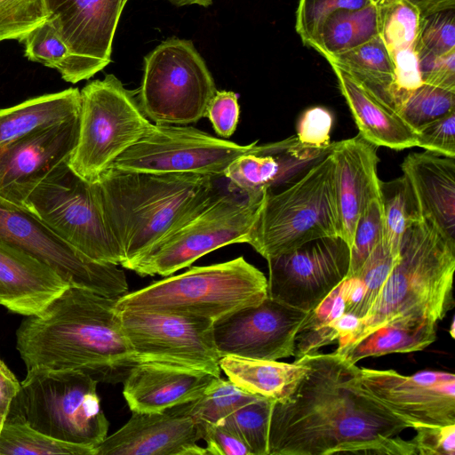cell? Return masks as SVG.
Masks as SVG:
<instances>
[{
	"mask_svg": "<svg viewBox=\"0 0 455 455\" xmlns=\"http://www.w3.org/2000/svg\"><path fill=\"white\" fill-rule=\"evenodd\" d=\"M216 91L192 41L171 37L145 56L137 100L155 124L187 125L205 117Z\"/></svg>",
	"mask_w": 455,
	"mask_h": 455,
	"instance_id": "10",
	"label": "cell"
},
{
	"mask_svg": "<svg viewBox=\"0 0 455 455\" xmlns=\"http://www.w3.org/2000/svg\"><path fill=\"white\" fill-rule=\"evenodd\" d=\"M333 124L331 112L321 106L306 109L299 118L296 137L307 145L317 148H329Z\"/></svg>",
	"mask_w": 455,
	"mask_h": 455,
	"instance_id": "45",
	"label": "cell"
},
{
	"mask_svg": "<svg viewBox=\"0 0 455 455\" xmlns=\"http://www.w3.org/2000/svg\"><path fill=\"white\" fill-rule=\"evenodd\" d=\"M92 447L52 439L21 419H6L0 432V455H95Z\"/></svg>",
	"mask_w": 455,
	"mask_h": 455,
	"instance_id": "34",
	"label": "cell"
},
{
	"mask_svg": "<svg viewBox=\"0 0 455 455\" xmlns=\"http://www.w3.org/2000/svg\"><path fill=\"white\" fill-rule=\"evenodd\" d=\"M398 259L399 254L392 252L383 241L375 246L354 277L361 285L363 296L352 315L360 320L366 315Z\"/></svg>",
	"mask_w": 455,
	"mask_h": 455,
	"instance_id": "40",
	"label": "cell"
},
{
	"mask_svg": "<svg viewBox=\"0 0 455 455\" xmlns=\"http://www.w3.org/2000/svg\"><path fill=\"white\" fill-rule=\"evenodd\" d=\"M20 43L23 44L24 54L29 60L57 69L59 73L69 57L60 26L51 15Z\"/></svg>",
	"mask_w": 455,
	"mask_h": 455,
	"instance_id": "38",
	"label": "cell"
},
{
	"mask_svg": "<svg viewBox=\"0 0 455 455\" xmlns=\"http://www.w3.org/2000/svg\"><path fill=\"white\" fill-rule=\"evenodd\" d=\"M390 57L395 67V110L397 112L407 96L423 83L415 46L396 51Z\"/></svg>",
	"mask_w": 455,
	"mask_h": 455,
	"instance_id": "44",
	"label": "cell"
},
{
	"mask_svg": "<svg viewBox=\"0 0 455 455\" xmlns=\"http://www.w3.org/2000/svg\"><path fill=\"white\" fill-rule=\"evenodd\" d=\"M198 423L207 455H251L246 443L225 420Z\"/></svg>",
	"mask_w": 455,
	"mask_h": 455,
	"instance_id": "47",
	"label": "cell"
},
{
	"mask_svg": "<svg viewBox=\"0 0 455 455\" xmlns=\"http://www.w3.org/2000/svg\"><path fill=\"white\" fill-rule=\"evenodd\" d=\"M418 7L423 18L435 12L455 9V0H408Z\"/></svg>",
	"mask_w": 455,
	"mask_h": 455,
	"instance_id": "52",
	"label": "cell"
},
{
	"mask_svg": "<svg viewBox=\"0 0 455 455\" xmlns=\"http://www.w3.org/2000/svg\"><path fill=\"white\" fill-rule=\"evenodd\" d=\"M79 115L0 145L2 199L24 208L27 196L40 180L68 160L78 140Z\"/></svg>",
	"mask_w": 455,
	"mask_h": 455,
	"instance_id": "19",
	"label": "cell"
},
{
	"mask_svg": "<svg viewBox=\"0 0 455 455\" xmlns=\"http://www.w3.org/2000/svg\"><path fill=\"white\" fill-rule=\"evenodd\" d=\"M419 66L423 84L455 92V50L419 59Z\"/></svg>",
	"mask_w": 455,
	"mask_h": 455,
	"instance_id": "50",
	"label": "cell"
},
{
	"mask_svg": "<svg viewBox=\"0 0 455 455\" xmlns=\"http://www.w3.org/2000/svg\"><path fill=\"white\" fill-rule=\"evenodd\" d=\"M337 235L334 163L329 152L288 188L278 193L267 191L246 243L269 259L309 241Z\"/></svg>",
	"mask_w": 455,
	"mask_h": 455,
	"instance_id": "6",
	"label": "cell"
},
{
	"mask_svg": "<svg viewBox=\"0 0 455 455\" xmlns=\"http://www.w3.org/2000/svg\"><path fill=\"white\" fill-rule=\"evenodd\" d=\"M330 149L307 146L296 135L277 142L256 143L230 163L224 177L230 186L245 193L271 189L305 172Z\"/></svg>",
	"mask_w": 455,
	"mask_h": 455,
	"instance_id": "23",
	"label": "cell"
},
{
	"mask_svg": "<svg viewBox=\"0 0 455 455\" xmlns=\"http://www.w3.org/2000/svg\"><path fill=\"white\" fill-rule=\"evenodd\" d=\"M49 16L46 0H0V42H20Z\"/></svg>",
	"mask_w": 455,
	"mask_h": 455,
	"instance_id": "41",
	"label": "cell"
},
{
	"mask_svg": "<svg viewBox=\"0 0 455 455\" xmlns=\"http://www.w3.org/2000/svg\"><path fill=\"white\" fill-rule=\"evenodd\" d=\"M326 60L347 72L369 92L395 109V67L379 36Z\"/></svg>",
	"mask_w": 455,
	"mask_h": 455,
	"instance_id": "29",
	"label": "cell"
},
{
	"mask_svg": "<svg viewBox=\"0 0 455 455\" xmlns=\"http://www.w3.org/2000/svg\"><path fill=\"white\" fill-rule=\"evenodd\" d=\"M455 239L426 220L403 236L399 259L345 349L386 326L437 324L454 307Z\"/></svg>",
	"mask_w": 455,
	"mask_h": 455,
	"instance_id": "4",
	"label": "cell"
},
{
	"mask_svg": "<svg viewBox=\"0 0 455 455\" xmlns=\"http://www.w3.org/2000/svg\"><path fill=\"white\" fill-rule=\"evenodd\" d=\"M455 110V92L422 84L412 91L397 110L416 132Z\"/></svg>",
	"mask_w": 455,
	"mask_h": 455,
	"instance_id": "36",
	"label": "cell"
},
{
	"mask_svg": "<svg viewBox=\"0 0 455 455\" xmlns=\"http://www.w3.org/2000/svg\"><path fill=\"white\" fill-rule=\"evenodd\" d=\"M379 36L375 0L357 9H339L324 21L318 52L325 59L355 49Z\"/></svg>",
	"mask_w": 455,
	"mask_h": 455,
	"instance_id": "30",
	"label": "cell"
},
{
	"mask_svg": "<svg viewBox=\"0 0 455 455\" xmlns=\"http://www.w3.org/2000/svg\"><path fill=\"white\" fill-rule=\"evenodd\" d=\"M259 397L219 377L198 399L188 403L189 413L197 422L218 423Z\"/></svg>",
	"mask_w": 455,
	"mask_h": 455,
	"instance_id": "35",
	"label": "cell"
},
{
	"mask_svg": "<svg viewBox=\"0 0 455 455\" xmlns=\"http://www.w3.org/2000/svg\"><path fill=\"white\" fill-rule=\"evenodd\" d=\"M123 331L140 362L185 365L220 376L212 322L148 311H118Z\"/></svg>",
	"mask_w": 455,
	"mask_h": 455,
	"instance_id": "14",
	"label": "cell"
},
{
	"mask_svg": "<svg viewBox=\"0 0 455 455\" xmlns=\"http://www.w3.org/2000/svg\"><path fill=\"white\" fill-rule=\"evenodd\" d=\"M20 390V382L0 358V432Z\"/></svg>",
	"mask_w": 455,
	"mask_h": 455,
	"instance_id": "51",
	"label": "cell"
},
{
	"mask_svg": "<svg viewBox=\"0 0 455 455\" xmlns=\"http://www.w3.org/2000/svg\"><path fill=\"white\" fill-rule=\"evenodd\" d=\"M240 116L238 96L231 91H216L210 100L205 117L222 138H229L236 130Z\"/></svg>",
	"mask_w": 455,
	"mask_h": 455,
	"instance_id": "48",
	"label": "cell"
},
{
	"mask_svg": "<svg viewBox=\"0 0 455 455\" xmlns=\"http://www.w3.org/2000/svg\"><path fill=\"white\" fill-rule=\"evenodd\" d=\"M128 0H46L58 22L69 57L60 72L76 84L86 80L111 62L112 44Z\"/></svg>",
	"mask_w": 455,
	"mask_h": 455,
	"instance_id": "17",
	"label": "cell"
},
{
	"mask_svg": "<svg viewBox=\"0 0 455 455\" xmlns=\"http://www.w3.org/2000/svg\"><path fill=\"white\" fill-rule=\"evenodd\" d=\"M422 220L455 239L454 158L430 152L409 154L401 164Z\"/></svg>",
	"mask_w": 455,
	"mask_h": 455,
	"instance_id": "25",
	"label": "cell"
},
{
	"mask_svg": "<svg viewBox=\"0 0 455 455\" xmlns=\"http://www.w3.org/2000/svg\"><path fill=\"white\" fill-rule=\"evenodd\" d=\"M339 236L352 246L358 219L373 196L381 192L376 147L359 134L331 143Z\"/></svg>",
	"mask_w": 455,
	"mask_h": 455,
	"instance_id": "21",
	"label": "cell"
},
{
	"mask_svg": "<svg viewBox=\"0 0 455 455\" xmlns=\"http://www.w3.org/2000/svg\"><path fill=\"white\" fill-rule=\"evenodd\" d=\"M267 297L264 274L240 256L234 259L167 276L116 302L121 310L193 316L215 322Z\"/></svg>",
	"mask_w": 455,
	"mask_h": 455,
	"instance_id": "5",
	"label": "cell"
},
{
	"mask_svg": "<svg viewBox=\"0 0 455 455\" xmlns=\"http://www.w3.org/2000/svg\"><path fill=\"white\" fill-rule=\"evenodd\" d=\"M374 0H299L295 29L304 45L317 51L323 25L339 9H357Z\"/></svg>",
	"mask_w": 455,
	"mask_h": 455,
	"instance_id": "42",
	"label": "cell"
},
{
	"mask_svg": "<svg viewBox=\"0 0 455 455\" xmlns=\"http://www.w3.org/2000/svg\"><path fill=\"white\" fill-rule=\"evenodd\" d=\"M80 95L78 140L68 163L74 172L92 183L154 124L133 92L113 74L88 83Z\"/></svg>",
	"mask_w": 455,
	"mask_h": 455,
	"instance_id": "9",
	"label": "cell"
},
{
	"mask_svg": "<svg viewBox=\"0 0 455 455\" xmlns=\"http://www.w3.org/2000/svg\"><path fill=\"white\" fill-rule=\"evenodd\" d=\"M24 208L91 259L117 266L124 261L93 184L74 172L68 160L40 180L27 196Z\"/></svg>",
	"mask_w": 455,
	"mask_h": 455,
	"instance_id": "11",
	"label": "cell"
},
{
	"mask_svg": "<svg viewBox=\"0 0 455 455\" xmlns=\"http://www.w3.org/2000/svg\"><path fill=\"white\" fill-rule=\"evenodd\" d=\"M329 64L362 138L375 147L395 150L418 147L417 132L395 109L369 92L347 72Z\"/></svg>",
	"mask_w": 455,
	"mask_h": 455,
	"instance_id": "26",
	"label": "cell"
},
{
	"mask_svg": "<svg viewBox=\"0 0 455 455\" xmlns=\"http://www.w3.org/2000/svg\"><path fill=\"white\" fill-rule=\"evenodd\" d=\"M68 286L44 263L0 241V306L25 316L38 315Z\"/></svg>",
	"mask_w": 455,
	"mask_h": 455,
	"instance_id": "24",
	"label": "cell"
},
{
	"mask_svg": "<svg viewBox=\"0 0 455 455\" xmlns=\"http://www.w3.org/2000/svg\"><path fill=\"white\" fill-rule=\"evenodd\" d=\"M267 190L219 192L196 214L123 267L140 276H169L212 251L246 243Z\"/></svg>",
	"mask_w": 455,
	"mask_h": 455,
	"instance_id": "8",
	"label": "cell"
},
{
	"mask_svg": "<svg viewBox=\"0 0 455 455\" xmlns=\"http://www.w3.org/2000/svg\"><path fill=\"white\" fill-rule=\"evenodd\" d=\"M0 241L51 267L69 286L117 300L128 293L117 265L86 257L28 210L0 197Z\"/></svg>",
	"mask_w": 455,
	"mask_h": 455,
	"instance_id": "12",
	"label": "cell"
},
{
	"mask_svg": "<svg viewBox=\"0 0 455 455\" xmlns=\"http://www.w3.org/2000/svg\"><path fill=\"white\" fill-rule=\"evenodd\" d=\"M411 439L418 455H454L455 424L445 426L414 425Z\"/></svg>",
	"mask_w": 455,
	"mask_h": 455,
	"instance_id": "49",
	"label": "cell"
},
{
	"mask_svg": "<svg viewBox=\"0 0 455 455\" xmlns=\"http://www.w3.org/2000/svg\"><path fill=\"white\" fill-rule=\"evenodd\" d=\"M219 363L234 384L272 401L286 396L307 370L303 356L293 363H283L225 355Z\"/></svg>",
	"mask_w": 455,
	"mask_h": 455,
	"instance_id": "27",
	"label": "cell"
},
{
	"mask_svg": "<svg viewBox=\"0 0 455 455\" xmlns=\"http://www.w3.org/2000/svg\"><path fill=\"white\" fill-rule=\"evenodd\" d=\"M418 147L435 155L455 157V110L417 132Z\"/></svg>",
	"mask_w": 455,
	"mask_h": 455,
	"instance_id": "46",
	"label": "cell"
},
{
	"mask_svg": "<svg viewBox=\"0 0 455 455\" xmlns=\"http://www.w3.org/2000/svg\"><path fill=\"white\" fill-rule=\"evenodd\" d=\"M449 332L451 336V338H454V334H455V321H454V318L452 319L451 321V328L449 330Z\"/></svg>",
	"mask_w": 455,
	"mask_h": 455,
	"instance_id": "54",
	"label": "cell"
},
{
	"mask_svg": "<svg viewBox=\"0 0 455 455\" xmlns=\"http://www.w3.org/2000/svg\"><path fill=\"white\" fill-rule=\"evenodd\" d=\"M258 140L239 145L192 126L154 124L110 167L127 172L224 177L230 163Z\"/></svg>",
	"mask_w": 455,
	"mask_h": 455,
	"instance_id": "13",
	"label": "cell"
},
{
	"mask_svg": "<svg viewBox=\"0 0 455 455\" xmlns=\"http://www.w3.org/2000/svg\"><path fill=\"white\" fill-rule=\"evenodd\" d=\"M271 403L272 400L259 397L223 419L239 435L251 455H268Z\"/></svg>",
	"mask_w": 455,
	"mask_h": 455,
	"instance_id": "37",
	"label": "cell"
},
{
	"mask_svg": "<svg viewBox=\"0 0 455 455\" xmlns=\"http://www.w3.org/2000/svg\"><path fill=\"white\" fill-rule=\"evenodd\" d=\"M415 48L419 59L438 57L455 50V9L424 18Z\"/></svg>",
	"mask_w": 455,
	"mask_h": 455,
	"instance_id": "43",
	"label": "cell"
},
{
	"mask_svg": "<svg viewBox=\"0 0 455 455\" xmlns=\"http://www.w3.org/2000/svg\"><path fill=\"white\" fill-rule=\"evenodd\" d=\"M383 238V204L381 192L367 203L362 212L350 247V263L346 278L355 277L363 262Z\"/></svg>",
	"mask_w": 455,
	"mask_h": 455,
	"instance_id": "39",
	"label": "cell"
},
{
	"mask_svg": "<svg viewBox=\"0 0 455 455\" xmlns=\"http://www.w3.org/2000/svg\"><path fill=\"white\" fill-rule=\"evenodd\" d=\"M435 323L415 327L386 326L379 328L339 355L356 363L358 361L392 353L421 351L436 339Z\"/></svg>",
	"mask_w": 455,
	"mask_h": 455,
	"instance_id": "31",
	"label": "cell"
},
{
	"mask_svg": "<svg viewBox=\"0 0 455 455\" xmlns=\"http://www.w3.org/2000/svg\"><path fill=\"white\" fill-rule=\"evenodd\" d=\"M309 314L267 297L257 306L243 307L213 322L216 349L220 357L277 361L294 356L297 334Z\"/></svg>",
	"mask_w": 455,
	"mask_h": 455,
	"instance_id": "16",
	"label": "cell"
},
{
	"mask_svg": "<svg viewBox=\"0 0 455 455\" xmlns=\"http://www.w3.org/2000/svg\"><path fill=\"white\" fill-rule=\"evenodd\" d=\"M267 260V297L311 312L346 278L350 248L339 235L325 236Z\"/></svg>",
	"mask_w": 455,
	"mask_h": 455,
	"instance_id": "15",
	"label": "cell"
},
{
	"mask_svg": "<svg viewBox=\"0 0 455 455\" xmlns=\"http://www.w3.org/2000/svg\"><path fill=\"white\" fill-rule=\"evenodd\" d=\"M97 384L78 371L28 369L6 419H21L52 439L96 450L109 425Z\"/></svg>",
	"mask_w": 455,
	"mask_h": 455,
	"instance_id": "7",
	"label": "cell"
},
{
	"mask_svg": "<svg viewBox=\"0 0 455 455\" xmlns=\"http://www.w3.org/2000/svg\"><path fill=\"white\" fill-rule=\"evenodd\" d=\"M80 91L68 88L0 108V145L75 117L80 114Z\"/></svg>",
	"mask_w": 455,
	"mask_h": 455,
	"instance_id": "28",
	"label": "cell"
},
{
	"mask_svg": "<svg viewBox=\"0 0 455 455\" xmlns=\"http://www.w3.org/2000/svg\"><path fill=\"white\" fill-rule=\"evenodd\" d=\"M116 299L68 286L16 331L27 370L44 367L84 372L98 382H123L140 363L122 327Z\"/></svg>",
	"mask_w": 455,
	"mask_h": 455,
	"instance_id": "2",
	"label": "cell"
},
{
	"mask_svg": "<svg viewBox=\"0 0 455 455\" xmlns=\"http://www.w3.org/2000/svg\"><path fill=\"white\" fill-rule=\"evenodd\" d=\"M130 419L107 436L95 455H207L197 444L200 425L188 403L163 411H132Z\"/></svg>",
	"mask_w": 455,
	"mask_h": 455,
	"instance_id": "20",
	"label": "cell"
},
{
	"mask_svg": "<svg viewBox=\"0 0 455 455\" xmlns=\"http://www.w3.org/2000/svg\"><path fill=\"white\" fill-rule=\"evenodd\" d=\"M217 378L185 365L140 362L123 381V395L132 411H163L198 399Z\"/></svg>",
	"mask_w": 455,
	"mask_h": 455,
	"instance_id": "22",
	"label": "cell"
},
{
	"mask_svg": "<svg viewBox=\"0 0 455 455\" xmlns=\"http://www.w3.org/2000/svg\"><path fill=\"white\" fill-rule=\"evenodd\" d=\"M303 357L306 373L272 401L268 455H418L400 436L413 424L363 387L356 363L335 351Z\"/></svg>",
	"mask_w": 455,
	"mask_h": 455,
	"instance_id": "1",
	"label": "cell"
},
{
	"mask_svg": "<svg viewBox=\"0 0 455 455\" xmlns=\"http://www.w3.org/2000/svg\"><path fill=\"white\" fill-rule=\"evenodd\" d=\"M216 178L109 167L92 182L106 224L132 261L202 210L220 191Z\"/></svg>",
	"mask_w": 455,
	"mask_h": 455,
	"instance_id": "3",
	"label": "cell"
},
{
	"mask_svg": "<svg viewBox=\"0 0 455 455\" xmlns=\"http://www.w3.org/2000/svg\"><path fill=\"white\" fill-rule=\"evenodd\" d=\"M168 1L177 6L197 4V5L204 6V7L210 6L213 2V0H168Z\"/></svg>",
	"mask_w": 455,
	"mask_h": 455,
	"instance_id": "53",
	"label": "cell"
},
{
	"mask_svg": "<svg viewBox=\"0 0 455 455\" xmlns=\"http://www.w3.org/2000/svg\"><path fill=\"white\" fill-rule=\"evenodd\" d=\"M360 369L363 387L413 427L455 424L453 373L422 371L403 375L394 370Z\"/></svg>",
	"mask_w": 455,
	"mask_h": 455,
	"instance_id": "18",
	"label": "cell"
},
{
	"mask_svg": "<svg viewBox=\"0 0 455 455\" xmlns=\"http://www.w3.org/2000/svg\"><path fill=\"white\" fill-rule=\"evenodd\" d=\"M379 36L389 54L416 45L424 18L408 0H375Z\"/></svg>",
	"mask_w": 455,
	"mask_h": 455,
	"instance_id": "33",
	"label": "cell"
},
{
	"mask_svg": "<svg viewBox=\"0 0 455 455\" xmlns=\"http://www.w3.org/2000/svg\"><path fill=\"white\" fill-rule=\"evenodd\" d=\"M383 204L384 243L395 254H399L406 230L422 220L418 204L406 178L403 175L387 182L381 181Z\"/></svg>",
	"mask_w": 455,
	"mask_h": 455,
	"instance_id": "32",
	"label": "cell"
}]
</instances>
